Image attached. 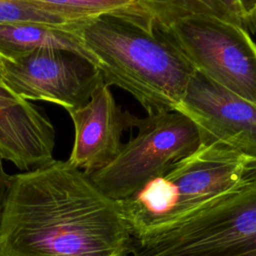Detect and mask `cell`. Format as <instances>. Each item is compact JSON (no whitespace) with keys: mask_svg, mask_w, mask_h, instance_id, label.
<instances>
[{"mask_svg":"<svg viewBox=\"0 0 256 256\" xmlns=\"http://www.w3.org/2000/svg\"><path fill=\"white\" fill-rule=\"evenodd\" d=\"M132 242L118 201L68 161L13 175L0 256H128Z\"/></svg>","mask_w":256,"mask_h":256,"instance_id":"1","label":"cell"},{"mask_svg":"<svg viewBox=\"0 0 256 256\" xmlns=\"http://www.w3.org/2000/svg\"><path fill=\"white\" fill-rule=\"evenodd\" d=\"M130 137L116 158L90 174L93 182L109 197L120 201L134 194L148 181L163 175L175 163L195 152L202 144L197 126L178 111L132 116Z\"/></svg>","mask_w":256,"mask_h":256,"instance_id":"4","label":"cell"},{"mask_svg":"<svg viewBox=\"0 0 256 256\" xmlns=\"http://www.w3.org/2000/svg\"><path fill=\"white\" fill-rule=\"evenodd\" d=\"M256 178V159L222 144H201L163 175L118 201L133 240L165 233Z\"/></svg>","mask_w":256,"mask_h":256,"instance_id":"3","label":"cell"},{"mask_svg":"<svg viewBox=\"0 0 256 256\" xmlns=\"http://www.w3.org/2000/svg\"><path fill=\"white\" fill-rule=\"evenodd\" d=\"M80 28L33 22L0 24V58L14 59L37 50L62 49L78 53L95 63L82 40Z\"/></svg>","mask_w":256,"mask_h":256,"instance_id":"9","label":"cell"},{"mask_svg":"<svg viewBox=\"0 0 256 256\" xmlns=\"http://www.w3.org/2000/svg\"><path fill=\"white\" fill-rule=\"evenodd\" d=\"M80 34L105 84L128 92L148 115L176 111L194 70L136 4L93 18Z\"/></svg>","mask_w":256,"mask_h":256,"instance_id":"2","label":"cell"},{"mask_svg":"<svg viewBox=\"0 0 256 256\" xmlns=\"http://www.w3.org/2000/svg\"><path fill=\"white\" fill-rule=\"evenodd\" d=\"M248 33L256 32V0H237Z\"/></svg>","mask_w":256,"mask_h":256,"instance_id":"13","label":"cell"},{"mask_svg":"<svg viewBox=\"0 0 256 256\" xmlns=\"http://www.w3.org/2000/svg\"><path fill=\"white\" fill-rule=\"evenodd\" d=\"M67 112L74 126L67 161L88 175L111 163L124 145L121 137L131 129L133 115L117 104L110 86L101 82L84 106Z\"/></svg>","mask_w":256,"mask_h":256,"instance_id":"8","label":"cell"},{"mask_svg":"<svg viewBox=\"0 0 256 256\" xmlns=\"http://www.w3.org/2000/svg\"><path fill=\"white\" fill-rule=\"evenodd\" d=\"M176 111L194 122L202 144H222L256 159V104L193 71Z\"/></svg>","mask_w":256,"mask_h":256,"instance_id":"7","label":"cell"},{"mask_svg":"<svg viewBox=\"0 0 256 256\" xmlns=\"http://www.w3.org/2000/svg\"><path fill=\"white\" fill-rule=\"evenodd\" d=\"M154 27L194 71L256 104V44L247 30L207 15Z\"/></svg>","mask_w":256,"mask_h":256,"instance_id":"5","label":"cell"},{"mask_svg":"<svg viewBox=\"0 0 256 256\" xmlns=\"http://www.w3.org/2000/svg\"><path fill=\"white\" fill-rule=\"evenodd\" d=\"M0 78L24 100L57 104L66 111L84 106L103 78L94 62L68 50L42 49L0 58Z\"/></svg>","mask_w":256,"mask_h":256,"instance_id":"6","label":"cell"},{"mask_svg":"<svg viewBox=\"0 0 256 256\" xmlns=\"http://www.w3.org/2000/svg\"><path fill=\"white\" fill-rule=\"evenodd\" d=\"M2 161L3 159L0 157V215L3 210L4 204L6 202V199L11 189L12 181H13V175L8 174L4 170Z\"/></svg>","mask_w":256,"mask_h":256,"instance_id":"14","label":"cell"},{"mask_svg":"<svg viewBox=\"0 0 256 256\" xmlns=\"http://www.w3.org/2000/svg\"><path fill=\"white\" fill-rule=\"evenodd\" d=\"M135 4L154 25H167L193 15H207L246 30L237 0H135Z\"/></svg>","mask_w":256,"mask_h":256,"instance_id":"10","label":"cell"},{"mask_svg":"<svg viewBox=\"0 0 256 256\" xmlns=\"http://www.w3.org/2000/svg\"><path fill=\"white\" fill-rule=\"evenodd\" d=\"M76 14L97 17L135 5V0H30Z\"/></svg>","mask_w":256,"mask_h":256,"instance_id":"12","label":"cell"},{"mask_svg":"<svg viewBox=\"0 0 256 256\" xmlns=\"http://www.w3.org/2000/svg\"><path fill=\"white\" fill-rule=\"evenodd\" d=\"M95 17H88L30 0H0V24L33 22L78 28Z\"/></svg>","mask_w":256,"mask_h":256,"instance_id":"11","label":"cell"}]
</instances>
